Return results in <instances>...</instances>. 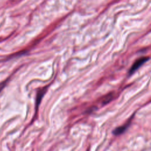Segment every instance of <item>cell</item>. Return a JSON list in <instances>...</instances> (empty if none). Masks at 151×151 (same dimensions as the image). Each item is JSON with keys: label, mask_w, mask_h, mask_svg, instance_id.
<instances>
[{"label": "cell", "mask_w": 151, "mask_h": 151, "mask_svg": "<svg viewBox=\"0 0 151 151\" xmlns=\"http://www.w3.org/2000/svg\"><path fill=\"white\" fill-rule=\"evenodd\" d=\"M130 121L129 120V122L126 124H125L123 126H119L117 128H116L113 131V133L115 135H119V134H121L122 133H124V132L127 129L129 125L130 124Z\"/></svg>", "instance_id": "obj_2"}, {"label": "cell", "mask_w": 151, "mask_h": 151, "mask_svg": "<svg viewBox=\"0 0 151 151\" xmlns=\"http://www.w3.org/2000/svg\"><path fill=\"white\" fill-rule=\"evenodd\" d=\"M149 59V57H143L136 60L129 70V74H132V73H133L136 70H137L142 65H143Z\"/></svg>", "instance_id": "obj_1"}, {"label": "cell", "mask_w": 151, "mask_h": 151, "mask_svg": "<svg viewBox=\"0 0 151 151\" xmlns=\"http://www.w3.org/2000/svg\"><path fill=\"white\" fill-rule=\"evenodd\" d=\"M47 90V88H45L44 89V88H42L41 90H39L38 93H37V102H36V104H37V107L38 106V105L40 104V103L41 101V99L42 98V97L43 96L44 94L45 93Z\"/></svg>", "instance_id": "obj_3"}]
</instances>
